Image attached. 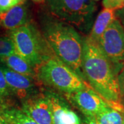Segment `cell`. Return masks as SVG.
<instances>
[{"label":"cell","instance_id":"cell-1","mask_svg":"<svg viewBox=\"0 0 124 124\" xmlns=\"http://www.w3.org/2000/svg\"><path fill=\"white\" fill-rule=\"evenodd\" d=\"M81 70L85 81L108 106L124 114L117 74L99 45L84 38Z\"/></svg>","mask_w":124,"mask_h":124},{"label":"cell","instance_id":"cell-2","mask_svg":"<svg viewBox=\"0 0 124 124\" xmlns=\"http://www.w3.org/2000/svg\"><path fill=\"white\" fill-rule=\"evenodd\" d=\"M41 33L54 55L84 79L81 70L84 38L75 28L51 15L44 18Z\"/></svg>","mask_w":124,"mask_h":124},{"label":"cell","instance_id":"cell-3","mask_svg":"<svg viewBox=\"0 0 124 124\" xmlns=\"http://www.w3.org/2000/svg\"><path fill=\"white\" fill-rule=\"evenodd\" d=\"M15 54L23 59L35 70L54 54L41 32L32 22L8 31Z\"/></svg>","mask_w":124,"mask_h":124},{"label":"cell","instance_id":"cell-4","mask_svg":"<svg viewBox=\"0 0 124 124\" xmlns=\"http://www.w3.org/2000/svg\"><path fill=\"white\" fill-rule=\"evenodd\" d=\"M37 81L46 88L63 94L90 87L86 81L56 56L44 62L35 70Z\"/></svg>","mask_w":124,"mask_h":124},{"label":"cell","instance_id":"cell-5","mask_svg":"<svg viewBox=\"0 0 124 124\" xmlns=\"http://www.w3.org/2000/svg\"><path fill=\"white\" fill-rule=\"evenodd\" d=\"M46 6L50 15L84 33L92 28L97 8L93 0H46Z\"/></svg>","mask_w":124,"mask_h":124},{"label":"cell","instance_id":"cell-6","mask_svg":"<svg viewBox=\"0 0 124 124\" xmlns=\"http://www.w3.org/2000/svg\"><path fill=\"white\" fill-rule=\"evenodd\" d=\"M98 45L118 75L124 65V28L116 18L107 28Z\"/></svg>","mask_w":124,"mask_h":124},{"label":"cell","instance_id":"cell-7","mask_svg":"<svg viewBox=\"0 0 124 124\" xmlns=\"http://www.w3.org/2000/svg\"><path fill=\"white\" fill-rule=\"evenodd\" d=\"M63 95L67 101L79 109L85 116L95 117L109 106L91 87Z\"/></svg>","mask_w":124,"mask_h":124},{"label":"cell","instance_id":"cell-8","mask_svg":"<svg viewBox=\"0 0 124 124\" xmlns=\"http://www.w3.org/2000/svg\"><path fill=\"white\" fill-rule=\"evenodd\" d=\"M1 68L11 92L21 103L41 92L39 83L36 79L17 73L7 67Z\"/></svg>","mask_w":124,"mask_h":124},{"label":"cell","instance_id":"cell-9","mask_svg":"<svg viewBox=\"0 0 124 124\" xmlns=\"http://www.w3.org/2000/svg\"><path fill=\"white\" fill-rule=\"evenodd\" d=\"M51 105L53 124H81L79 116L71 108L66 98L51 89L44 88Z\"/></svg>","mask_w":124,"mask_h":124},{"label":"cell","instance_id":"cell-10","mask_svg":"<svg viewBox=\"0 0 124 124\" xmlns=\"http://www.w3.org/2000/svg\"><path fill=\"white\" fill-rule=\"evenodd\" d=\"M21 110L38 124H53L51 105L42 90L22 102Z\"/></svg>","mask_w":124,"mask_h":124},{"label":"cell","instance_id":"cell-11","mask_svg":"<svg viewBox=\"0 0 124 124\" xmlns=\"http://www.w3.org/2000/svg\"><path fill=\"white\" fill-rule=\"evenodd\" d=\"M31 22V11L26 1L18 4L4 13L0 14V26L8 31Z\"/></svg>","mask_w":124,"mask_h":124},{"label":"cell","instance_id":"cell-12","mask_svg":"<svg viewBox=\"0 0 124 124\" xmlns=\"http://www.w3.org/2000/svg\"><path fill=\"white\" fill-rule=\"evenodd\" d=\"M115 18V10L108 8L103 9L96 18L88 37L98 44L107 28Z\"/></svg>","mask_w":124,"mask_h":124},{"label":"cell","instance_id":"cell-13","mask_svg":"<svg viewBox=\"0 0 124 124\" xmlns=\"http://www.w3.org/2000/svg\"><path fill=\"white\" fill-rule=\"evenodd\" d=\"M0 62L3 63L6 67L11 70L37 80L35 70L28 62L16 54L0 58Z\"/></svg>","mask_w":124,"mask_h":124},{"label":"cell","instance_id":"cell-14","mask_svg":"<svg viewBox=\"0 0 124 124\" xmlns=\"http://www.w3.org/2000/svg\"><path fill=\"white\" fill-rule=\"evenodd\" d=\"M0 114L7 124H38L16 107L0 109Z\"/></svg>","mask_w":124,"mask_h":124},{"label":"cell","instance_id":"cell-15","mask_svg":"<svg viewBox=\"0 0 124 124\" xmlns=\"http://www.w3.org/2000/svg\"><path fill=\"white\" fill-rule=\"evenodd\" d=\"M98 124H124L123 114L108 106L95 116Z\"/></svg>","mask_w":124,"mask_h":124},{"label":"cell","instance_id":"cell-16","mask_svg":"<svg viewBox=\"0 0 124 124\" xmlns=\"http://www.w3.org/2000/svg\"><path fill=\"white\" fill-rule=\"evenodd\" d=\"M14 97L0 67V109L15 107Z\"/></svg>","mask_w":124,"mask_h":124},{"label":"cell","instance_id":"cell-17","mask_svg":"<svg viewBox=\"0 0 124 124\" xmlns=\"http://www.w3.org/2000/svg\"><path fill=\"white\" fill-rule=\"evenodd\" d=\"M15 54L12 40L8 36L0 37V58Z\"/></svg>","mask_w":124,"mask_h":124},{"label":"cell","instance_id":"cell-18","mask_svg":"<svg viewBox=\"0 0 124 124\" xmlns=\"http://www.w3.org/2000/svg\"><path fill=\"white\" fill-rule=\"evenodd\" d=\"M104 8L116 10L124 7V0H103Z\"/></svg>","mask_w":124,"mask_h":124},{"label":"cell","instance_id":"cell-19","mask_svg":"<svg viewBox=\"0 0 124 124\" xmlns=\"http://www.w3.org/2000/svg\"><path fill=\"white\" fill-rule=\"evenodd\" d=\"M22 1L23 0H0V14L8 11Z\"/></svg>","mask_w":124,"mask_h":124},{"label":"cell","instance_id":"cell-20","mask_svg":"<svg viewBox=\"0 0 124 124\" xmlns=\"http://www.w3.org/2000/svg\"><path fill=\"white\" fill-rule=\"evenodd\" d=\"M117 81L119 87L120 93L122 99L124 98V65L117 75Z\"/></svg>","mask_w":124,"mask_h":124},{"label":"cell","instance_id":"cell-21","mask_svg":"<svg viewBox=\"0 0 124 124\" xmlns=\"http://www.w3.org/2000/svg\"><path fill=\"white\" fill-rule=\"evenodd\" d=\"M115 17L119 21L124 28V7L115 10Z\"/></svg>","mask_w":124,"mask_h":124},{"label":"cell","instance_id":"cell-22","mask_svg":"<svg viewBox=\"0 0 124 124\" xmlns=\"http://www.w3.org/2000/svg\"><path fill=\"white\" fill-rule=\"evenodd\" d=\"M81 124H98L95 117L85 116L84 119L81 122Z\"/></svg>","mask_w":124,"mask_h":124},{"label":"cell","instance_id":"cell-23","mask_svg":"<svg viewBox=\"0 0 124 124\" xmlns=\"http://www.w3.org/2000/svg\"><path fill=\"white\" fill-rule=\"evenodd\" d=\"M0 124H7L4 119L3 118V116H1V115L0 114Z\"/></svg>","mask_w":124,"mask_h":124},{"label":"cell","instance_id":"cell-24","mask_svg":"<svg viewBox=\"0 0 124 124\" xmlns=\"http://www.w3.org/2000/svg\"><path fill=\"white\" fill-rule=\"evenodd\" d=\"M32 1H35V2H42V1H46V0H32Z\"/></svg>","mask_w":124,"mask_h":124},{"label":"cell","instance_id":"cell-25","mask_svg":"<svg viewBox=\"0 0 124 124\" xmlns=\"http://www.w3.org/2000/svg\"><path fill=\"white\" fill-rule=\"evenodd\" d=\"M93 1H99V0H93Z\"/></svg>","mask_w":124,"mask_h":124},{"label":"cell","instance_id":"cell-26","mask_svg":"<svg viewBox=\"0 0 124 124\" xmlns=\"http://www.w3.org/2000/svg\"><path fill=\"white\" fill-rule=\"evenodd\" d=\"M1 26H0V29H1Z\"/></svg>","mask_w":124,"mask_h":124},{"label":"cell","instance_id":"cell-27","mask_svg":"<svg viewBox=\"0 0 124 124\" xmlns=\"http://www.w3.org/2000/svg\"><path fill=\"white\" fill-rule=\"evenodd\" d=\"M23 1H26V0H23Z\"/></svg>","mask_w":124,"mask_h":124},{"label":"cell","instance_id":"cell-28","mask_svg":"<svg viewBox=\"0 0 124 124\" xmlns=\"http://www.w3.org/2000/svg\"></svg>","mask_w":124,"mask_h":124}]
</instances>
